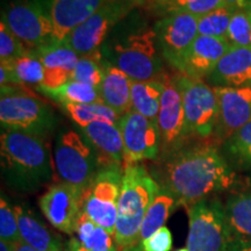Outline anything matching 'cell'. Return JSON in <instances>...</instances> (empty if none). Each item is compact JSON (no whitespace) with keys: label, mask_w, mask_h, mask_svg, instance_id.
<instances>
[{"label":"cell","mask_w":251,"mask_h":251,"mask_svg":"<svg viewBox=\"0 0 251 251\" xmlns=\"http://www.w3.org/2000/svg\"><path fill=\"white\" fill-rule=\"evenodd\" d=\"M235 183L236 174L214 147L196 146L171 153L164 165L162 187L174 194L177 206L188 208Z\"/></svg>","instance_id":"1"},{"label":"cell","mask_w":251,"mask_h":251,"mask_svg":"<svg viewBox=\"0 0 251 251\" xmlns=\"http://www.w3.org/2000/svg\"><path fill=\"white\" fill-rule=\"evenodd\" d=\"M1 168L12 186L34 191L48 183L55 172L45 137L20 130L1 129Z\"/></svg>","instance_id":"2"},{"label":"cell","mask_w":251,"mask_h":251,"mask_svg":"<svg viewBox=\"0 0 251 251\" xmlns=\"http://www.w3.org/2000/svg\"><path fill=\"white\" fill-rule=\"evenodd\" d=\"M101 54L134 81L159 80L164 75L155 28L147 25L115 28L102 45Z\"/></svg>","instance_id":"3"},{"label":"cell","mask_w":251,"mask_h":251,"mask_svg":"<svg viewBox=\"0 0 251 251\" xmlns=\"http://www.w3.org/2000/svg\"><path fill=\"white\" fill-rule=\"evenodd\" d=\"M161 190L152 176L140 164L124 168L114 240L119 251L140 244V230L144 215Z\"/></svg>","instance_id":"4"},{"label":"cell","mask_w":251,"mask_h":251,"mask_svg":"<svg viewBox=\"0 0 251 251\" xmlns=\"http://www.w3.org/2000/svg\"><path fill=\"white\" fill-rule=\"evenodd\" d=\"M54 168L59 183L89 188L99 170L96 151L83 134L65 130L57 136L54 147Z\"/></svg>","instance_id":"5"},{"label":"cell","mask_w":251,"mask_h":251,"mask_svg":"<svg viewBox=\"0 0 251 251\" xmlns=\"http://www.w3.org/2000/svg\"><path fill=\"white\" fill-rule=\"evenodd\" d=\"M187 213L188 251H234L225 205L218 198L194 203Z\"/></svg>","instance_id":"6"},{"label":"cell","mask_w":251,"mask_h":251,"mask_svg":"<svg viewBox=\"0 0 251 251\" xmlns=\"http://www.w3.org/2000/svg\"><path fill=\"white\" fill-rule=\"evenodd\" d=\"M1 21L30 50L52 45L48 6L40 0H11L2 6Z\"/></svg>","instance_id":"7"},{"label":"cell","mask_w":251,"mask_h":251,"mask_svg":"<svg viewBox=\"0 0 251 251\" xmlns=\"http://www.w3.org/2000/svg\"><path fill=\"white\" fill-rule=\"evenodd\" d=\"M174 79L183 98L186 136L201 139L213 136L218 122V99L214 89L202 79L181 74Z\"/></svg>","instance_id":"8"},{"label":"cell","mask_w":251,"mask_h":251,"mask_svg":"<svg viewBox=\"0 0 251 251\" xmlns=\"http://www.w3.org/2000/svg\"><path fill=\"white\" fill-rule=\"evenodd\" d=\"M134 8L135 6L129 2L108 0L85 23L72 31L64 43L79 57L101 51L102 45L112 31L133 12Z\"/></svg>","instance_id":"9"},{"label":"cell","mask_w":251,"mask_h":251,"mask_svg":"<svg viewBox=\"0 0 251 251\" xmlns=\"http://www.w3.org/2000/svg\"><path fill=\"white\" fill-rule=\"evenodd\" d=\"M124 168L99 169L83 197L81 211L114 237Z\"/></svg>","instance_id":"10"},{"label":"cell","mask_w":251,"mask_h":251,"mask_svg":"<svg viewBox=\"0 0 251 251\" xmlns=\"http://www.w3.org/2000/svg\"><path fill=\"white\" fill-rule=\"evenodd\" d=\"M1 129L20 130L45 137L54 129L56 118L47 103L26 93L0 99Z\"/></svg>","instance_id":"11"},{"label":"cell","mask_w":251,"mask_h":251,"mask_svg":"<svg viewBox=\"0 0 251 251\" xmlns=\"http://www.w3.org/2000/svg\"><path fill=\"white\" fill-rule=\"evenodd\" d=\"M125 147V166L156 159L161 148L157 122L130 111L118 121Z\"/></svg>","instance_id":"12"},{"label":"cell","mask_w":251,"mask_h":251,"mask_svg":"<svg viewBox=\"0 0 251 251\" xmlns=\"http://www.w3.org/2000/svg\"><path fill=\"white\" fill-rule=\"evenodd\" d=\"M199 18L191 14L175 13L157 21L155 31L162 57L179 71L181 62L197 39Z\"/></svg>","instance_id":"13"},{"label":"cell","mask_w":251,"mask_h":251,"mask_svg":"<svg viewBox=\"0 0 251 251\" xmlns=\"http://www.w3.org/2000/svg\"><path fill=\"white\" fill-rule=\"evenodd\" d=\"M84 193L76 186L57 183L40 198V208L56 229L71 235L83 208Z\"/></svg>","instance_id":"14"},{"label":"cell","mask_w":251,"mask_h":251,"mask_svg":"<svg viewBox=\"0 0 251 251\" xmlns=\"http://www.w3.org/2000/svg\"><path fill=\"white\" fill-rule=\"evenodd\" d=\"M218 99V122L213 136L227 141L251 121V86H213Z\"/></svg>","instance_id":"15"},{"label":"cell","mask_w":251,"mask_h":251,"mask_svg":"<svg viewBox=\"0 0 251 251\" xmlns=\"http://www.w3.org/2000/svg\"><path fill=\"white\" fill-rule=\"evenodd\" d=\"M164 92L159 107L157 126L161 135V146L172 152L181 142L185 134V112L183 98L175 79L163 75Z\"/></svg>","instance_id":"16"},{"label":"cell","mask_w":251,"mask_h":251,"mask_svg":"<svg viewBox=\"0 0 251 251\" xmlns=\"http://www.w3.org/2000/svg\"><path fill=\"white\" fill-rule=\"evenodd\" d=\"M230 48L227 37L198 35L181 62L180 74L196 79L209 77Z\"/></svg>","instance_id":"17"},{"label":"cell","mask_w":251,"mask_h":251,"mask_svg":"<svg viewBox=\"0 0 251 251\" xmlns=\"http://www.w3.org/2000/svg\"><path fill=\"white\" fill-rule=\"evenodd\" d=\"M108 0H50L48 12L52 24V43H63Z\"/></svg>","instance_id":"18"},{"label":"cell","mask_w":251,"mask_h":251,"mask_svg":"<svg viewBox=\"0 0 251 251\" xmlns=\"http://www.w3.org/2000/svg\"><path fill=\"white\" fill-rule=\"evenodd\" d=\"M98 158L99 169L125 168V147L118 125L97 121L81 129Z\"/></svg>","instance_id":"19"},{"label":"cell","mask_w":251,"mask_h":251,"mask_svg":"<svg viewBox=\"0 0 251 251\" xmlns=\"http://www.w3.org/2000/svg\"><path fill=\"white\" fill-rule=\"evenodd\" d=\"M33 52L45 67V83L40 86L56 89L71 80L72 72L76 68L79 56L68 45L64 42L52 43L33 50Z\"/></svg>","instance_id":"20"},{"label":"cell","mask_w":251,"mask_h":251,"mask_svg":"<svg viewBox=\"0 0 251 251\" xmlns=\"http://www.w3.org/2000/svg\"><path fill=\"white\" fill-rule=\"evenodd\" d=\"M208 78L214 86H251V48L231 46Z\"/></svg>","instance_id":"21"},{"label":"cell","mask_w":251,"mask_h":251,"mask_svg":"<svg viewBox=\"0 0 251 251\" xmlns=\"http://www.w3.org/2000/svg\"><path fill=\"white\" fill-rule=\"evenodd\" d=\"M131 83L125 72L105 61V75L99 87L101 100L120 117L131 111Z\"/></svg>","instance_id":"22"},{"label":"cell","mask_w":251,"mask_h":251,"mask_svg":"<svg viewBox=\"0 0 251 251\" xmlns=\"http://www.w3.org/2000/svg\"><path fill=\"white\" fill-rule=\"evenodd\" d=\"M226 219L234 251L251 244V192L229 197L225 205Z\"/></svg>","instance_id":"23"},{"label":"cell","mask_w":251,"mask_h":251,"mask_svg":"<svg viewBox=\"0 0 251 251\" xmlns=\"http://www.w3.org/2000/svg\"><path fill=\"white\" fill-rule=\"evenodd\" d=\"M21 242L39 251H63L61 242L35 215L24 206H14Z\"/></svg>","instance_id":"24"},{"label":"cell","mask_w":251,"mask_h":251,"mask_svg":"<svg viewBox=\"0 0 251 251\" xmlns=\"http://www.w3.org/2000/svg\"><path fill=\"white\" fill-rule=\"evenodd\" d=\"M164 83L159 80L134 81L131 83V111L157 122Z\"/></svg>","instance_id":"25"},{"label":"cell","mask_w":251,"mask_h":251,"mask_svg":"<svg viewBox=\"0 0 251 251\" xmlns=\"http://www.w3.org/2000/svg\"><path fill=\"white\" fill-rule=\"evenodd\" d=\"M176 207H177V200L174 194L165 187L161 186V190L144 215L140 230V243L155 234L158 229L164 227L166 220Z\"/></svg>","instance_id":"26"},{"label":"cell","mask_w":251,"mask_h":251,"mask_svg":"<svg viewBox=\"0 0 251 251\" xmlns=\"http://www.w3.org/2000/svg\"><path fill=\"white\" fill-rule=\"evenodd\" d=\"M75 237L87 249L93 251H119L114 237L93 221L83 211L78 216Z\"/></svg>","instance_id":"27"},{"label":"cell","mask_w":251,"mask_h":251,"mask_svg":"<svg viewBox=\"0 0 251 251\" xmlns=\"http://www.w3.org/2000/svg\"><path fill=\"white\" fill-rule=\"evenodd\" d=\"M63 111L70 117L72 121L83 129L91 124L97 121L109 122V124L118 125L120 115L117 112L109 108L103 102L94 103H59Z\"/></svg>","instance_id":"28"},{"label":"cell","mask_w":251,"mask_h":251,"mask_svg":"<svg viewBox=\"0 0 251 251\" xmlns=\"http://www.w3.org/2000/svg\"><path fill=\"white\" fill-rule=\"evenodd\" d=\"M40 92L45 93L58 103H94L102 102L100 91L97 87L81 81L69 80L62 86L56 89H47L43 86H37Z\"/></svg>","instance_id":"29"},{"label":"cell","mask_w":251,"mask_h":251,"mask_svg":"<svg viewBox=\"0 0 251 251\" xmlns=\"http://www.w3.org/2000/svg\"><path fill=\"white\" fill-rule=\"evenodd\" d=\"M1 64L7 65L20 85L25 86V84H29L40 86L45 83V67L33 50L29 55L15 59L13 62H1Z\"/></svg>","instance_id":"30"},{"label":"cell","mask_w":251,"mask_h":251,"mask_svg":"<svg viewBox=\"0 0 251 251\" xmlns=\"http://www.w3.org/2000/svg\"><path fill=\"white\" fill-rule=\"evenodd\" d=\"M103 75H105V59L102 57L101 51H98L92 55L80 56L76 68L72 72L71 80L81 81L99 89L102 83Z\"/></svg>","instance_id":"31"},{"label":"cell","mask_w":251,"mask_h":251,"mask_svg":"<svg viewBox=\"0 0 251 251\" xmlns=\"http://www.w3.org/2000/svg\"><path fill=\"white\" fill-rule=\"evenodd\" d=\"M234 9L221 7L211 13L199 18L198 23V33L199 35L211 37H227L228 28L233 18Z\"/></svg>","instance_id":"32"},{"label":"cell","mask_w":251,"mask_h":251,"mask_svg":"<svg viewBox=\"0 0 251 251\" xmlns=\"http://www.w3.org/2000/svg\"><path fill=\"white\" fill-rule=\"evenodd\" d=\"M163 6L169 14L184 13L201 18L215 9L225 7L226 4L224 0H171Z\"/></svg>","instance_id":"33"},{"label":"cell","mask_w":251,"mask_h":251,"mask_svg":"<svg viewBox=\"0 0 251 251\" xmlns=\"http://www.w3.org/2000/svg\"><path fill=\"white\" fill-rule=\"evenodd\" d=\"M227 39L234 47L251 48V18L249 9L234 12L229 25Z\"/></svg>","instance_id":"34"},{"label":"cell","mask_w":251,"mask_h":251,"mask_svg":"<svg viewBox=\"0 0 251 251\" xmlns=\"http://www.w3.org/2000/svg\"><path fill=\"white\" fill-rule=\"evenodd\" d=\"M226 148L241 165L251 166V121L226 141Z\"/></svg>","instance_id":"35"},{"label":"cell","mask_w":251,"mask_h":251,"mask_svg":"<svg viewBox=\"0 0 251 251\" xmlns=\"http://www.w3.org/2000/svg\"><path fill=\"white\" fill-rule=\"evenodd\" d=\"M31 50L12 33L6 25L0 21V62H13L29 55Z\"/></svg>","instance_id":"36"},{"label":"cell","mask_w":251,"mask_h":251,"mask_svg":"<svg viewBox=\"0 0 251 251\" xmlns=\"http://www.w3.org/2000/svg\"><path fill=\"white\" fill-rule=\"evenodd\" d=\"M0 240L12 243L21 242L17 213L4 196L0 199Z\"/></svg>","instance_id":"37"},{"label":"cell","mask_w":251,"mask_h":251,"mask_svg":"<svg viewBox=\"0 0 251 251\" xmlns=\"http://www.w3.org/2000/svg\"><path fill=\"white\" fill-rule=\"evenodd\" d=\"M172 246V234L165 226L139 244L142 251H171Z\"/></svg>","instance_id":"38"},{"label":"cell","mask_w":251,"mask_h":251,"mask_svg":"<svg viewBox=\"0 0 251 251\" xmlns=\"http://www.w3.org/2000/svg\"><path fill=\"white\" fill-rule=\"evenodd\" d=\"M227 7L237 11V9H247L251 6V0H224Z\"/></svg>","instance_id":"39"},{"label":"cell","mask_w":251,"mask_h":251,"mask_svg":"<svg viewBox=\"0 0 251 251\" xmlns=\"http://www.w3.org/2000/svg\"><path fill=\"white\" fill-rule=\"evenodd\" d=\"M65 251H93V250L87 249V248L84 247L76 237H72L68 242Z\"/></svg>","instance_id":"40"},{"label":"cell","mask_w":251,"mask_h":251,"mask_svg":"<svg viewBox=\"0 0 251 251\" xmlns=\"http://www.w3.org/2000/svg\"><path fill=\"white\" fill-rule=\"evenodd\" d=\"M17 244L6 241H0V251H17Z\"/></svg>","instance_id":"41"},{"label":"cell","mask_w":251,"mask_h":251,"mask_svg":"<svg viewBox=\"0 0 251 251\" xmlns=\"http://www.w3.org/2000/svg\"><path fill=\"white\" fill-rule=\"evenodd\" d=\"M17 251H39V250H36V249H34V248L27 246L26 243L20 242L17 244Z\"/></svg>","instance_id":"42"},{"label":"cell","mask_w":251,"mask_h":251,"mask_svg":"<svg viewBox=\"0 0 251 251\" xmlns=\"http://www.w3.org/2000/svg\"><path fill=\"white\" fill-rule=\"evenodd\" d=\"M121 1H126V2H129V4L134 5L135 7L136 6H143L148 2V0H121Z\"/></svg>","instance_id":"43"},{"label":"cell","mask_w":251,"mask_h":251,"mask_svg":"<svg viewBox=\"0 0 251 251\" xmlns=\"http://www.w3.org/2000/svg\"><path fill=\"white\" fill-rule=\"evenodd\" d=\"M237 251H251V244L250 246H246V247H242L240 248Z\"/></svg>","instance_id":"44"},{"label":"cell","mask_w":251,"mask_h":251,"mask_svg":"<svg viewBox=\"0 0 251 251\" xmlns=\"http://www.w3.org/2000/svg\"><path fill=\"white\" fill-rule=\"evenodd\" d=\"M152 1H155V2H158V4H162V5H164V4H166V2H170L171 0H152Z\"/></svg>","instance_id":"45"},{"label":"cell","mask_w":251,"mask_h":251,"mask_svg":"<svg viewBox=\"0 0 251 251\" xmlns=\"http://www.w3.org/2000/svg\"><path fill=\"white\" fill-rule=\"evenodd\" d=\"M124 251H142L140 249V247L137 246V247H134V248H131V249H127V250H124Z\"/></svg>","instance_id":"46"},{"label":"cell","mask_w":251,"mask_h":251,"mask_svg":"<svg viewBox=\"0 0 251 251\" xmlns=\"http://www.w3.org/2000/svg\"><path fill=\"white\" fill-rule=\"evenodd\" d=\"M176 251H188L187 248H180V249H177Z\"/></svg>","instance_id":"47"},{"label":"cell","mask_w":251,"mask_h":251,"mask_svg":"<svg viewBox=\"0 0 251 251\" xmlns=\"http://www.w3.org/2000/svg\"><path fill=\"white\" fill-rule=\"evenodd\" d=\"M248 9H249V13H250V18H251V6H250V7H249V8H248Z\"/></svg>","instance_id":"48"}]
</instances>
